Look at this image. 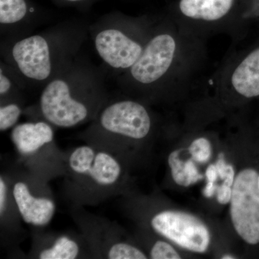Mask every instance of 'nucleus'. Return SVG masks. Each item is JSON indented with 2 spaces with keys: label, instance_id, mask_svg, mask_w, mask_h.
<instances>
[{
  "label": "nucleus",
  "instance_id": "nucleus-1",
  "mask_svg": "<svg viewBox=\"0 0 259 259\" xmlns=\"http://www.w3.org/2000/svg\"><path fill=\"white\" fill-rule=\"evenodd\" d=\"M98 70L75 59L44 87L39 110L51 125L69 128L96 117L107 103V90Z\"/></svg>",
  "mask_w": 259,
  "mask_h": 259
},
{
  "label": "nucleus",
  "instance_id": "nucleus-2",
  "mask_svg": "<svg viewBox=\"0 0 259 259\" xmlns=\"http://www.w3.org/2000/svg\"><path fill=\"white\" fill-rule=\"evenodd\" d=\"M85 32L82 25L65 24L22 37L5 48V63L22 81L46 85L76 59Z\"/></svg>",
  "mask_w": 259,
  "mask_h": 259
},
{
  "label": "nucleus",
  "instance_id": "nucleus-3",
  "mask_svg": "<svg viewBox=\"0 0 259 259\" xmlns=\"http://www.w3.org/2000/svg\"><path fill=\"white\" fill-rule=\"evenodd\" d=\"M94 131L105 136L141 140L149 134L151 119L139 102L124 100L105 104L95 118Z\"/></svg>",
  "mask_w": 259,
  "mask_h": 259
},
{
  "label": "nucleus",
  "instance_id": "nucleus-4",
  "mask_svg": "<svg viewBox=\"0 0 259 259\" xmlns=\"http://www.w3.org/2000/svg\"><path fill=\"white\" fill-rule=\"evenodd\" d=\"M258 174L252 168L243 170L232 188L231 214L238 234L248 244L259 243Z\"/></svg>",
  "mask_w": 259,
  "mask_h": 259
},
{
  "label": "nucleus",
  "instance_id": "nucleus-5",
  "mask_svg": "<svg viewBox=\"0 0 259 259\" xmlns=\"http://www.w3.org/2000/svg\"><path fill=\"white\" fill-rule=\"evenodd\" d=\"M92 31L97 54L106 66L115 71L126 72L131 69L146 44L137 40L122 23H99Z\"/></svg>",
  "mask_w": 259,
  "mask_h": 259
},
{
  "label": "nucleus",
  "instance_id": "nucleus-6",
  "mask_svg": "<svg viewBox=\"0 0 259 259\" xmlns=\"http://www.w3.org/2000/svg\"><path fill=\"white\" fill-rule=\"evenodd\" d=\"M151 226L162 236L191 251L204 253L210 243L208 228L188 213L163 211L152 218Z\"/></svg>",
  "mask_w": 259,
  "mask_h": 259
},
{
  "label": "nucleus",
  "instance_id": "nucleus-7",
  "mask_svg": "<svg viewBox=\"0 0 259 259\" xmlns=\"http://www.w3.org/2000/svg\"><path fill=\"white\" fill-rule=\"evenodd\" d=\"M72 175L99 188H112L118 182L122 167L113 155L90 146L75 148L68 159Z\"/></svg>",
  "mask_w": 259,
  "mask_h": 259
},
{
  "label": "nucleus",
  "instance_id": "nucleus-8",
  "mask_svg": "<svg viewBox=\"0 0 259 259\" xmlns=\"http://www.w3.org/2000/svg\"><path fill=\"white\" fill-rule=\"evenodd\" d=\"M176 40L171 35L158 33L150 38L126 77L134 83L148 86L157 83L171 68L176 55Z\"/></svg>",
  "mask_w": 259,
  "mask_h": 259
},
{
  "label": "nucleus",
  "instance_id": "nucleus-9",
  "mask_svg": "<svg viewBox=\"0 0 259 259\" xmlns=\"http://www.w3.org/2000/svg\"><path fill=\"white\" fill-rule=\"evenodd\" d=\"M13 196L20 215L28 224L47 226L55 214V202L48 197H35L25 182L19 181L15 184Z\"/></svg>",
  "mask_w": 259,
  "mask_h": 259
},
{
  "label": "nucleus",
  "instance_id": "nucleus-10",
  "mask_svg": "<svg viewBox=\"0 0 259 259\" xmlns=\"http://www.w3.org/2000/svg\"><path fill=\"white\" fill-rule=\"evenodd\" d=\"M54 139L52 125L46 120L19 124L13 127L11 133L13 144L23 156H31L38 152Z\"/></svg>",
  "mask_w": 259,
  "mask_h": 259
},
{
  "label": "nucleus",
  "instance_id": "nucleus-11",
  "mask_svg": "<svg viewBox=\"0 0 259 259\" xmlns=\"http://www.w3.org/2000/svg\"><path fill=\"white\" fill-rule=\"evenodd\" d=\"M231 83L238 95L252 98L259 96V47L236 66Z\"/></svg>",
  "mask_w": 259,
  "mask_h": 259
},
{
  "label": "nucleus",
  "instance_id": "nucleus-12",
  "mask_svg": "<svg viewBox=\"0 0 259 259\" xmlns=\"http://www.w3.org/2000/svg\"><path fill=\"white\" fill-rule=\"evenodd\" d=\"M234 0H181L180 10L187 18L214 21L226 16Z\"/></svg>",
  "mask_w": 259,
  "mask_h": 259
},
{
  "label": "nucleus",
  "instance_id": "nucleus-13",
  "mask_svg": "<svg viewBox=\"0 0 259 259\" xmlns=\"http://www.w3.org/2000/svg\"><path fill=\"white\" fill-rule=\"evenodd\" d=\"M79 245L72 238L61 236L51 246L40 250V259H74L79 254Z\"/></svg>",
  "mask_w": 259,
  "mask_h": 259
},
{
  "label": "nucleus",
  "instance_id": "nucleus-14",
  "mask_svg": "<svg viewBox=\"0 0 259 259\" xmlns=\"http://www.w3.org/2000/svg\"><path fill=\"white\" fill-rule=\"evenodd\" d=\"M25 0H0V24L8 28L20 25L28 15Z\"/></svg>",
  "mask_w": 259,
  "mask_h": 259
},
{
  "label": "nucleus",
  "instance_id": "nucleus-15",
  "mask_svg": "<svg viewBox=\"0 0 259 259\" xmlns=\"http://www.w3.org/2000/svg\"><path fill=\"white\" fill-rule=\"evenodd\" d=\"M21 81L18 75L8 66V64H1L0 68V97L1 101L9 102V98L13 96V93L18 90V86Z\"/></svg>",
  "mask_w": 259,
  "mask_h": 259
},
{
  "label": "nucleus",
  "instance_id": "nucleus-16",
  "mask_svg": "<svg viewBox=\"0 0 259 259\" xmlns=\"http://www.w3.org/2000/svg\"><path fill=\"white\" fill-rule=\"evenodd\" d=\"M21 107L15 102L2 104L0 107V131H8L14 127L22 115Z\"/></svg>",
  "mask_w": 259,
  "mask_h": 259
},
{
  "label": "nucleus",
  "instance_id": "nucleus-17",
  "mask_svg": "<svg viewBox=\"0 0 259 259\" xmlns=\"http://www.w3.org/2000/svg\"><path fill=\"white\" fill-rule=\"evenodd\" d=\"M107 258L110 259H146L144 252L134 245L125 243H116L107 250Z\"/></svg>",
  "mask_w": 259,
  "mask_h": 259
},
{
  "label": "nucleus",
  "instance_id": "nucleus-18",
  "mask_svg": "<svg viewBox=\"0 0 259 259\" xmlns=\"http://www.w3.org/2000/svg\"><path fill=\"white\" fill-rule=\"evenodd\" d=\"M185 163L180 158V151H173L168 156V165L171 168L174 180L177 185L189 187L191 185L186 174Z\"/></svg>",
  "mask_w": 259,
  "mask_h": 259
},
{
  "label": "nucleus",
  "instance_id": "nucleus-19",
  "mask_svg": "<svg viewBox=\"0 0 259 259\" xmlns=\"http://www.w3.org/2000/svg\"><path fill=\"white\" fill-rule=\"evenodd\" d=\"M189 152L192 155V158L194 161L200 163H207L212 156L210 143L204 138L196 139L189 148Z\"/></svg>",
  "mask_w": 259,
  "mask_h": 259
},
{
  "label": "nucleus",
  "instance_id": "nucleus-20",
  "mask_svg": "<svg viewBox=\"0 0 259 259\" xmlns=\"http://www.w3.org/2000/svg\"><path fill=\"white\" fill-rule=\"evenodd\" d=\"M151 258L153 259H180L181 256L177 250L164 241H157L151 250Z\"/></svg>",
  "mask_w": 259,
  "mask_h": 259
},
{
  "label": "nucleus",
  "instance_id": "nucleus-21",
  "mask_svg": "<svg viewBox=\"0 0 259 259\" xmlns=\"http://www.w3.org/2000/svg\"><path fill=\"white\" fill-rule=\"evenodd\" d=\"M215 165L217 167L218 176L221 177V180H224L225 185L232 187L234 183V168L232 165L227 164L223 153L219 155V159Z\"/></svg>",
  "mask_w": 259,
  "mask_h": 259
},
{
  "label": "nucleus",
  "instance_id": "nucleus-22",
  "mask_svg": "<svg viewBox=\"0 0 259 259\" xmlns=\"http://www.w3.org/2000/svg\"><path fill=\"white\" fill-rule=\"evenodd\" d=\"M185 168L186 174L188 177L189 181H190V185H193L194 183H197L198 181L202 180L204 178L203 175L199 174L195 163H194V160L192 158L185 161Z\"/></svg>",
  "mask_w": 259,
  "mask_h": 259
},
{
  "label": "nucleus",
  "instance_id": "nucleus-23",
  "mask_svg": "<svg viewBox=\"0 0 259 259\" xmlns=\"http://www.w3.org/2000/svg\"><path fill=\"white\" fill-rule=\"evenodd\" d=\"M232 197V188L229 186L223 184L221 187H218V202L221 204H226L231 202Z\"/></svg>",
  "mask_w": 259,
  "mask_h": 259
},
{
  "label": "nucleus",
  "instance_id": "nucleus-24",
  "mask_svg": "<svg viewBox=\"0 0 259 259\" xmlns=\"http://www.w3.org/2000/svg\"><path fill=\"white\" fill-rule=\"evenodd\" d=\"M8 188L3 176L0 177V214L4 215L8 202Z\"/></svg>",
  "mask_w": 259,
  "mask_h": 259
},
{
  "label": "nucleus",
  "instance_id": "nucleus-25",
  "mask_svg": "<svg viewBox=\"0 0 259 259\" xmlns=\"http://www.w3.org/2000/svg\"><path fill=\"white\" fill-rule=\"evenodd\" d=\"M206 178L208 182H215L218 177L217 167L216 165L211 164L207 167L205 173Z\"/></svg>",
  "mask_w": 259,
  "mask_h": 259
},
{
  "label": "nucleus",
  "instance_id": "nucleus-26",
  "mask_svg": "<svg viewBox=\"0 0 259 259\" xmlns=\"http://www.w3.org/2000/svg\"><path fill=\"white\" fill-rule=\"evenodd\" d=\"M214 182H208L203 190V195L207 198H211L213 197L215 191H217L218 187L214 185Z\"/></svg>",
  "mask_w": 259,
  "mask_h": 259
},
{
  "label": "nucleus",
  "instance_id": "nucleus-27",
  "mask_svg": "<svg viewBox=\"0 0 259 259\" xmlns=\"http://www.w3.org/2000/svg\"><path fill=\"white\" fill-rule=\"evenodd\" d=\"M223 259H233L235 258V257L232 256V255H224V256L222 257Z\"/></svg>",
  "mask_w": 259,
  "mask_h": 259
},
{
  "label": "nucleus",
  "instance_id": "nucleus-28",
  "mask_svg": "<svg viewBox=\"0 0 259 259\" xmlns=\"http://www.w3.org/2000/svg\"><path fill=\"white\" fill-rule=\"evenodd\" d=\"M67 1H70V2H78V1H81V0H67Z\"/></svg>",
  "mask_w": 259,
  "mask_h": 259
},
{
  "label": "nucleus",
  "instance_id": "nucleus-29",
  "mask_svg": "<svg viewBox=\"0 0 259 259\" xmlns=\"http://www.w3.org/2000/svg\"><path fill=\"white\" fill-rule=\"evenodd\" d=\"M258 188H259V175L258 177Z\"/></svg>",
  "mask_w": 259,
  "mask_h": 259
}]
</instances>
